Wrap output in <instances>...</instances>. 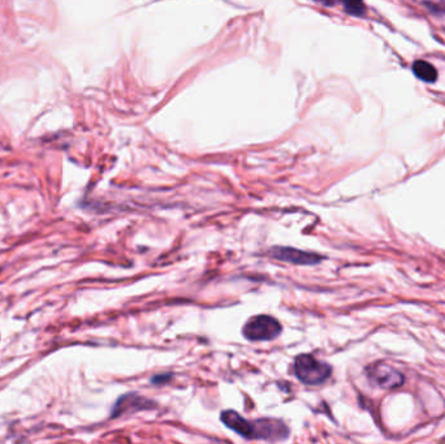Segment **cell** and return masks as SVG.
Instances as JSON below:
<instances>
[{"label":"cell","instance_id":"cell-6","mask_svg":"<svg viewBox=\"0 0 445 444\" xmlns=\"http://www.w3.org/2000/svg\"><path fill=\"white\" fill-rule=\"evenodd\" d=\"M153 406L151 400L144 399L141 396L136 394H126L121 396L116 401L115 406L112 408V413L111 417H117V415H124V413H132L135 410H141V409H149Z\"/></svg>","mask_w":445,"mask_h":444},{"label":"cell","instance_id":"cell-3","mask_svg":"<svg viewBox=\"0 0 445 444\" xmlns=\"http://www.w3.org/2000/svg\"><path fill=\"white\" fill-rule=\"evenodd\" d=\"M281 332L280 322L271 316L263 314L252 317L242 329V335L250 341H270L278 338Z\"/></svg>","mask_w":445,"mask_h":444},{"label":"cell","instance_id":"cell-2","mask_svg":"<svg viewBox=\"0 0 445 444\" xmlns=\"http://www.w3.org/2000/svg\"><path fill=\"white\" fill-rule=\"evenodd\" d=\"M332 374V367L312 355H299L294 358V376L308 386L323 385Z\"/></svg>","mask_w":445,"mask_h":444},{"label":"cell","instance_id":"cell-4","mask_svg":"<svg viewBox=\"0 0 445 444\" xmlns=\"http://www.w3.org/2000/svg\"><path fill=\"white\" fill-rule=\"evenodd\" d=\"M368 376L377 386L384 390H395L405 382L404 376L384 362H377L368 369Z\"/></svg>","mask_w":445,"mask_h":444},{"label":"cell","instance_id":"cell-5","mask_svg":"<svg viewBox=\"0 0 445 444\" xmlns=\"http://www.w3.org/2000/svg\"><path fill=\"white\" fill-rule=\"evenodd\" d=\"M269 254L278 261L288 262L294 265H315L322 261L319 254L288 248V246H275L269 251Z\"/></svg>","mask_w":445,"mask_h":444},{"label":"cell","instance_id":"cell-7","mask_svg":"<svg viewBox=\"0 0 445 444\" xmlns=\"http://www.w3.org/2000/svg\"><path fill=\"white\" fill-rule=\"evenodd\" d=\"M413 72L416 77L425 81V82H428V84L435 82L436 78H437L435 67L425 60H416V63L413 64Z\"/></svg>","mask_w":445,"mask_h":444},{"label":"cell","instance_id":"cell-1","mask_svg":"<svg viewBox=\"0 0 445 444\" xmlns=\"http://www.w3.org/2000/svg\"><path fill=\"white\" fill-rule=\"evenodd\" d=\"M222 424L246 439H262L267 442H281L289 436V427L280 420L261 418L248 421L236 410H224L220 415Z\"/></svg>","mask_w":445,"mask_h":444},{"label":"cell","instance_id":"cell-8","mask_svg":"<svg viewBox=\"0 0 445 444\" xmlns=\"http://www.w3.org/2000/svg\"><path fill=\"white\" fill-rule=\"evenodd\" d=\"M344 8L345 10L350 13V15H354V16H362L365 12H366V7L363 3L361 1H348V3H344Z\"/></svg>","mask_w":445,"mask_h":444}]
</instances>
